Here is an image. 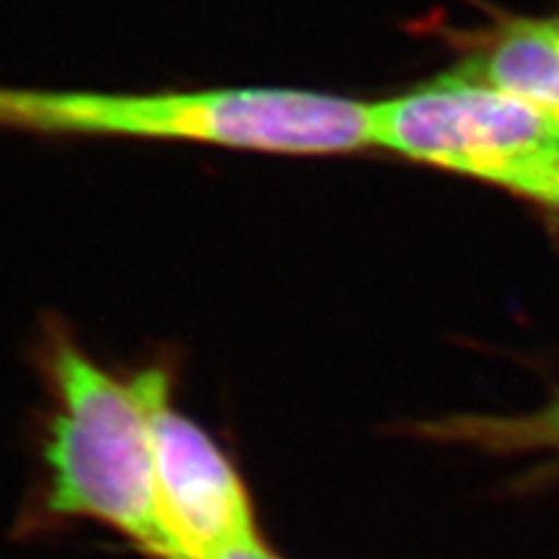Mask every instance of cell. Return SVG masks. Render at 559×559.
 <instances>
[{"label":"cell","mask_w":559,"mask_h":559,"mask_svg":"<svg viewBox=\"0 0 559 559\" xmlns=\"http://www.w3.org/2000/svg\"><path fill=\"white\" fill-rule=\"evenodd\" d=\"M555 122H557V128H559V115H555Z\"/></svg>","instance_id":"obj_9"},{"label":"cell","mask_w":559,"mask_h":559,"mask_svg":"<svg viewBox=\"0 0 559 559\" xmlns=\"http://www.w3.org/2000/svg\"><path fill=\"white\" fill-rule=\"evenodd\" d=\"M218 559H283L277 557L275 551H270L264 547V542L260 544H249V547H239V549H230L226 555H221Z\"/></svg>","instance_id":"obj_8"},{"label":"cell","mask_w":559,"mask_h":559,"mask_svg":"<svg viewBox=\"0 0 559 559\" xmlns=\"http://www.w3.org/2000/svg\"><path fill=\"white\" fill-rule=\"evenodd\" d=\"M153 423V479L160 559H218L260 544L254 508L221 445L171 404L169 373L145 368Z\"/></svg>","instance_id":"obj_4"},{"label":"cell","mask_w":559,"mask_h":559,"mask_svg":"<svg viewBox=\"0 0 559 559\" xmlns=\"http://www.w3.org/2000/svg\"><path fill=\"white\" fill-rule=\"evenodd\" d=\"M487 86L559 115V16L508 19L479 32L459 66Z\"/></svg>","instance_id":"obj_5"},{"label":"cell","mask_w":559,"mask_h":559,"mask_svg":"<svg viewBox=\"0 0 559 559\" xmlns=\"http://www.w3.org/2000/svg\"><path fill=\"white\" fill-rule=\"evenodd\" d=\"M37 353L52 391L41 449L45 513L104 523L160 559L145 368L130 379L109 373L62 321L45 326Z\"/></svg>","instance_id":"obj_2"},{"label":"cell","mask_w":559,"mask_h":559,"mask_svg":"<svg viewBox=\"0 0 559 559\" xmlns=\"http://www.w3.org/2000/svg\"><path fill=\"white\" fill-rule=\"evenodd\" d=\"M0 130L174 140L280 156L373 148L370 102L270 86L151 94L0 86Z\"/></svg>","instance_id":"obj_1"},{"label":"cell","mask_w":559,"mask_h":559,"mask_svg":"<svg viewBox=\"0 0 559 559\" xmlns=\"http://www.w3.org/2000/svg\"><path fill=\"white\" fill-rule=\"evenodd\" d=\"M428 438L487 453H555L559 456V391L528 415H459L425 425Z\"/></svg>","instance_id":"obj_6"},{"label":"cell","mask_w":559,"mask_h":559,"mask_svg":"<svg viewBox=\"0 0 559 559\" xmlns=\"http://www.w3.org/2000/svg\"><path fill=\"white\" fill-rule=\"evenodd\" d=\"M373 148L506 187L526 160L557 143L555 115L487 86L459 68L370 102Z\"/></svg>","instance_id":"obj_3"},{"label":"cell","mask_w":559,"mask_h":559,"mask_svg":"<svg viewBox=\"0 0 559 559\" xmlns=\"http://www.w3.org/2000/svg\"><path fill=\"white\" fill-rule=\"evenodd\" d=\"M502 190L559 213V140L534 153Z\"/></svg>","instance_id":"obj_7"}]
</instances>
